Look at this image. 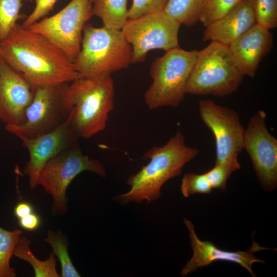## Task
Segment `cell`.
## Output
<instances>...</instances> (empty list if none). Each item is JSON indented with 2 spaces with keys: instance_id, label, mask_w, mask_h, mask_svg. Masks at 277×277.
Wrapping results in <instances>:
<instances>
[{
  "instance_id": "6da1fadb",
  "label": "cell",
  "mask_w": 277,
  "mask_h": 277,
  "mask_svg": "<svg viewBox=\"0 0 277 277\" xmlns=\"http://www.w3.org/2000/svg\"><path fill=\"white\" fill-rule=\"evenodd\" d=\"M0 55L35 88L71 83L81 76L62 50L18 24L0 42Z\"/></svg>"
},
{
  "instance_id": "7a4b0ae2",
  "label": "cell",
  "mask_w": 277,
  "mask_h": 277,
  "mask_svg": "<svg viewBox=\"0 0 277 277\" xmlns=\"http://www.w3.org/2000/svg\"><path fill=\"white\" fill-rule=\"evenodd\" d=\"M195 148L187 146L182 132L177 131L163 146L154 147L143 155L150 160L136 173L128 178L130 190L113 197L122 205L150 203L160 198L163 185L169 180L181 174L184 166L199 153Z\"/></svg>"
},
{
  "instance_id": "3957f363",
  "label": "cell",
  "mask_w": 277,
  "mask_h": 277,
  "mask_svg": "<svg viewBox=\"0 0 277 277\" xmlns=\"http://www.w3.org/2000/svg\"><path fill=\"white\" fill-rule=\"evenodd\" d=\"M114 94L111 75L81 76L68 85L67 96L72 106L70 125L79 138H89L105 129Z\"/></svg>"
},
{
  "instance_id": "277c9868",
  "label": "cell",
  "mask_w": 277,
  "mask_h": 277,
  "mask_svg": "<svg viewBox=\"0 0 277 277\" xmlns=\"http://www.w3.org/2000/svg\"><path fill=\"white\" fill-rule=\"evenodd\" d=\"M132 55L131 46L121 30L86 24L81 49L73 64L81 76L95 77L128 68Z\"/></svg>"
},
{
  "instance_id": "5b68a950",
  "label": "cell",
  "mask_w": 277,
  "mask_h": 277,
  "mask_svg": "<svg viewBox=\"0 0 277 277\" xmlns=\"http://www.w3.org/2000/svg\"><path fill=\"white\" fill-rule=\"evenodd\" d=\"M197 53L196 50L187 51L179 47L153 61L150 69L152 83L144 95L149 109L175 108L180 104L187 94V85Z\"/></svg>"
},
{
  "instance_id": "8992f818",
  "label": "cell",
  "mask_w": 277,
  "mask_h": 277,
  "mask_svg": "<svg viewBox=\"0 0 277 277\" xmlns=\"http://www.w3.org/2000/svg\"><path fill=\"white\" fill-rule=\"evenodd\" d=\"M243 76L235 66L227 45L212 41L198 51L186 93L227 96L237 91Z\"/></svg>"
},
{
  "instance_id": "52a82bcc",
  "label": "cell",
  "mask_w": 277,
  "mask_h": 277,
  "mask_svg": "<svg viewBox=\"0 0 277 277\" xmlns=\"http://www.w3.org/2000/svg\"><path fill=\"white\" fill-rule=\"evenodd\" d=\"M68 83L35 87L23 123L6 125L8 132L21 138H33L54 130L69 118L72 106L67 96Z\"/></svg>"
},
{
  "instance_id": "ba28073f",
  "label": "cell",
  "mask_w": 277,
  "mask_h": 277,
  "mask_svg": "<svg viewBox=\"0 0 277 277\" xmlns=\"http://www.w3.org/2000/svg\"><path fill=\"white\" fill-rule=\"evenodd\" d=\"M85 171L103 177L106 175L101 163L85 155L78 143L61 152L45 164L40 173L38 185L52 196L53 214L63 215L67 211V189L73 180Z\"/></svg>"
},
{
  "instance_id": "9c48e42d",
  "label": "cell",
  "mask_w": 277,
  "mask_h": 277,
  "mask_svg": "<svg viewBox=\"0 0 277 277\" xmlns=\"http://www.w3.org/2000/svg\"><path fill=\"white\" fill-rule=\"evenodd\" d=\"M181 25L164 10L128 18L121 30L132 47L131 64L144 62L152 50L167 52L179 47Z\"/></svg>"
},
{
  "instance_id": "30bf717a",
  "label": "cell",
  "mask_w": 277,
  "mask_h": 277,
  "mask_svg": "<svg viewBox=\"0 0 277 277\" xmlns=\"http://www.w3.org/2000/svg\"><path fill=\"white\" fill-rule=\"evenodd\" d=\"M92 8L90 0H71L56 14L28 28L48 39L73 63L81 49L84 28L92 16Z\"/></svg>"
},
{
  "instance_id": "8fae6325",
  "label": "cell",
  "mask_w": 277,
  "mask_h": 277,
  "mask_svg": "<svg viewBox=\"0 0 277 277\" xmlns=\"http://www.w3.org/2000/svg\"><path fill=\"white\" fill-rule=\"evenodd\" d=\"M266 113L259 110L245 130L244 149L249 154L258 180L267 191L277 184V139L267 128Z\"/></svg>"
},
{
  "instance_id": "7c38bea8",
  "label": "cell",
  "mask_w": 277,
  "mask_h": 277,
  "mask_svg": "<svg viewBox=\"0 0 277 277\" xmlns=\"http://www.w3.org/2000/svg\"><path fill=\"white\" fill-rule=\"evenodd\" d=\"M199 110L201 119L215 138V162L238 155L244 149L245 133L239 114L211 100H200Z\"/></svg>"
},
{
  "instance_id": "4fadbf2b",
  "label": "cell",
  "mask_w": 277,
  "mask_h": 277,
  "mask_svg": "<svg viewBox=\"0 0 277 277\" xmlns=\"http://www.w3.org/2000/svg\"><path fill=\"white\" fill-rule=\"evenodd\" d=\"M35 88L0 55V120L6 125L23 123Z\"/></svg>"
},
{
  "instance_id": "5bb4252c",
  "label": "cell",
  "mask_w": 277,
  "mask_h": 277,
  "mask_svg": "<svg viewBox=\"0 0 277 277\" xmlns=\"http://www.w3.org/2000/svg\"><path fill=\"white\" fill-rule=\"evenodd\" d=\"M79 137L71 128L69 118L53 131L33 138H21L28 151L29 159L24 168L31 189L38 185L40 173L52 158L78 143Z\"/></svg>"
},
{
  "instance_id": "9a60e30c",
  "label": "cell",
  "mask_w": 277,
  "mask_h": 277,
  "mask_svg": "<svg viewBox=\"0 0 277 277\" xmlns=\"http://www.w3.org/2000/svg\"><path fill=\"white\" fill-rule=\"evenodd\" d=\"M184 223L189 232L193 255L182 269L181 272L182 276H185L194 272L198 268L208 266L216 261H229L239 264L246 269L251 276H255L252 269L253 264L265 263L263 260L255 257L254 253L270 249L261 246L253 240L252 246L248 250L245 251L224 250L219 248L211 242L200 240L195 232L194 226L191 221L185 218Z\"/></svg>"
},
{
  "instance_id": "2e32d148",
  "label": "cell",
  "mask_w": 277,
  "mask_h": 277,
  "mask_svg": "<svg viewBox=\"0 0 277 277\" xmlns=\"http://www.w3.org/2000/svg\"><path fill=\"white\" fill-rule=\"evenodd\" d=\"M272 45L270 30L255 24L227 46L243 75L253 77L260 62L270 52Z\"/></svg>"
},
{
  "instance_id": "e0dca14e",
  "label": "cell",
  "mask_w": 277,
  "mask_h": 277,
  "mask_svg": "<svg viewBox=\"0 0 277 277\" xmlns=\"http://www.w3.org/2000/svg\"><path fill=\"white\" fill-rule=\"evenodd\" d=\"M255 24L250 0H242L222 17L205 27L203 40L228 46Z\"/></svg>"
},
{
  "instance_id": "ac0fdd59",
  "label": "cell",
  "mask_w": 277,
  "mask_h": 277,
  "mask_svg": "<svg viewBox=\"0 0 277 277\" xmlns=\"http://www.w3.org/2000/svg\"><path fill=\"white\" fill-rule=\"evenodd\" d=\"M92 16L99 17L103 26L121 30L128 19L127 0H94Z\"/></svg>"
},
{
  "instance_id": "d6986e66",
  "label": "cell",
  "mask_w": 277,
  "mask_h": 277,
  "mask_svg": "<svg viewBox=\"0 0 277 277\" xmlns=\"http://www.w3.org/2000/svg\"><path fill=\"white\" fill-rule=\"evenodd\" d=\"M30 241L26 237H21L14 249L13 255L28 262L32 267L36 277H59L57 273L56 260L53 252L44 261L37 259L29 248Z\"/></svg>"
},
{
  "instance_id": "ffe728a7",
  "label": "cell",
  "mask_w": 277,
  "mask_h": 277,
  "mask_svg": "<svg viewBox=\"0 0 277 277\" xmlns=\"http://www.w3.org/2000/svg\"><path fill=\"white\" fill-rule=\"evenodd\" d=\"M204 0H167L164 11L181 24L192 27L200 21Z\"/></svg>"
},
{
  "instance_id": "44dd1931",
  "label": "cell",
  "mask_w": 277,
  "mask_h": 277,
  "mask_svg": "<svg viewBox=\"0 0 277 277\" xmlns=\"http://www.w3.org/2000/svg\"><path fill=\"white\" fill-rule=\"evenodd\" d=\"M22 233L19 229L9 231L0 227V277L16 276L15 269L10 265V261Z\"/></svg>"
},
{
  "instance_id": "7402d4cb",
  "label": "cell",
  "mask_w": 277,
  "mask_h": 277,
  "mask_svg": "<svg viewBox=\"0 0 277 277\" xmlns=\"http://www.w3.org/2000/svg\"><path fill=\"white\" fill-rule=\"evenodd\" d=\"M45 241L51 246L53 253L61 264L62 271L60 276H81L75 268L69 256L68 250V242L63 235L60 232L49 231Z\"/></svg>"
},
{
  "instance_id": "603a6c76",
  "label": "cell",
  "mask_w": 277,
  "mask_h": 277,
  "mask_svg": "<svg viewBox=\"0 0 277 277\" xmlns=\"http://www.w3.org/2000/svg\"><path fill=\"white\" fill-rule=\"evenodd\" d=\"M240 167L238 155L233 156L223 161L215 162L214 166L205 174L213 189L224 191L228 179Z\"/></svg>"
},
{
  "instance_id": "cb8c5ba5",
  "label": "cell",
  "mask_w": 277,
  "mask_h": 277,
  "mask_svg": "<svg viewBox=\"0 0 277 277\" xmlns=\"http://www.w3.org/2000/svg\"><path fill=\"white\" fill-rule=\"evenodd\" d=\"M23 0H0V42L8 35L22 16Z\"/></svg>"
},
{
  "instance_id": "d4e9b609",
  "label": "cell",
  "mask_w": 277,
  "mask_h": 277,
  "mask_svg": "<svg viewBox=\"0 0 277 277\" xmlns=\"http://www.w3.org/2000/svg\"><path fill=\"white\" fill-rule=\"evenodd\" d=\"M256 24L270 30L277 27V0H250Z\"/></svg>"
},
{
  "instance_id": "484cf974",
  "label": "cell",
  "mask_w": 277,
  "mask_h": 277,
  "mask_svg": "<svg viewBox=\"0 0 277 277\" xmlns=\"http://www.w3.org/2000/svg\"><path fill=\"white\" fill-rule=\"evenodd\" d=\"M242 0H204L200 19L204 27L221 18Z\"/></svg>"
},
{
  "instance_id": "4316f807",
  "label": "cell",
  "mask_w": 277,
  "mask_h": 277,
  "mask_svg": "<svg viewBox=\"0 0 277 277\" xmlns=\"http://www.w3.org/2000/svg\"><path fill=\"white\" fill-rule=\"evenodd\" d=\"M212 189L205 173H188L182 179L181 190L185 197L196 193L210 194Z\"/></svg>"
},
{
  "instance_id": "83f0119b",
  "label": "cell",
  "mask_w": 277,
  "mask_h": 277,
  "mask_svg": "<svg viewBox=\"0 0 277 277\" xmlns=\"http://www.w3.org/2000/svg\"><path fill=\"white\" fill-rule=\"evenodd\" d=\"M167 0H132L128 10L129 18H135L144 14L163 10Z\"/></svg>"
},
{
  "instance_id": "f1b7e54d",
  "label": "cell",
  "mask_w": 277,
  "mask_h": 277,
  "mask_svg": "<svg viewBox=\"0 0 277 277\" xmlns=\"http://www.w3.org/2000/svg\"><path fill=\"white\" fill-rule=\"evenodd\" d=\"M57 0H34L35 5L32 12L26 17L22 25L26 28L46 17L53 7Z\"/></svg>"
},
{
  "instance_id": "f546056e",
  "label": "cell",
  "mask_w": 277,
  "mask_h": 277,
  "mask_svg": "<svg viewBox=\"0 0 277 277\" xmlns=\"http://www.w3.org/2000/svg\"><path fill=\"white\" fill-rule=\"evenodd\" d=\"M41 222V217L34 212L18 219L19 226L22 229L30 231L37 229Z\"/></svg>"
},
{
  "instance_id": "4dcf8cb0",
  "label": "cell",
  "mask_w": 277,
  "mask_h": 277,
  "mask_svg": "<svg viewBox=\"0 0 277 277\" xmlns=\"http://www.w3.org/2000/svg\"><path fill=\"white\" fill-rule=\"evenodd\" d=\"M33 212L34 208L32 205L25 201L18 203L14 208V214L18 220Z\"/></svg>"
},
{
  "instance_id": "1f68e13d",
  "label": "cell",
  "mask_w": 277,
  "mask_h": 277,
  "mask_svg": "<svg viewBox=\"0 0 277 277\" xmlns=\"http://www.w3.org/2000/svg\"><path fill=\"white\" fill-rule=\"evenodd\" d=\"M94 0H90V1L92 3H93V2H94Z\"/></svg>"
},
{
  "instance_id": "d6a6232c",
  "label": "cell",
  "mask_w": 277,
  "mask_h": 277,
  "mask_svg": "<svg viewBox=\"0 0 277 277\" xmlns=\"http://www.w3.org/2000/svg\"><path fill=\"white\" fill-rule=\"evenodd\" d=\"M26 2H28V1H30V0H24Z\"/></svg>"
}]
</instances>
